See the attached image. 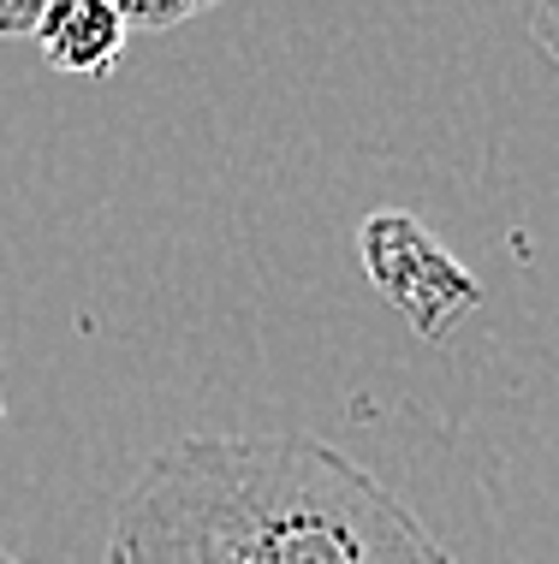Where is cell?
<instances>
[{
  "instance_id": "6da1fadb",
  "label": "cell",
  "mask_w": 559,
  "mask_h": 564,
  "mask_svg": "<svg viewBox=\"0 0 559 564\" xmlns=\"http://www.w3.org/2000/svg\"><path fill=\"white\" fill-rule=\"evenodd\" d=\"M101 564H459L393 487L310 434H185L138 469Z\"/></svg>"
},
{
  "instance_id": "7a4b0ae2",
  "label": "cell",
  "mask_w": 559,
  "mask_h": 564,
  "mask_svg": "<svg viewBox=\"0 0 559 564\" xmlns=\"http://www.w3.org/2000/svg\"><path fill=\"white\" fill-rule=\"evenodd\" d=\"M364 268L393 310L422 339H441L459 315L476 310V280L434 232H422L411 215H375L364 220Z\"/></svg>"
},
{
  "instance_id": "3957f363",
  "label": "cell",
  "mask_w": 559,
  "mask_h": 564,
  "mask_svg": "<svg viewBox=\"0 0 559 564\" xmlns=\"http://www.w3.org/2000/svg\"><path fill=\"white\" fill-rule=\"evenodd\" d=\"M131 36H138V24L119 0H49L30 30L42 59L72 78H108L119 54L131 48Z\"/></svg>"
},
{
  "instance_id": "277c9868",
  "label": "cell",
  "mask_w": 559,
  "mask_h": 564,
  "mask_svg": "<svg viewBox=\"0 0 559 564\" xmlns=\"http://www.w3.org/2000/svg\"><path fill=\"white\" fill-rule=\"evenodd\" d=\"M119 7L131 12V24H138V30H168L179 19H191V12L221 7V0H119Z\"/></svg>"
},
{
  "instance_id": "5b68a950",
  "label": "cell",
  "mask_w": 559,
  "mask_h": 564,
  "mask_svg": "<svg viewBox=\"0 0 559 564\" xmlns=\"http://www.w3.org/2000/svg\"><path fill=\"white\" fill-rule=\"evenodd\" d=\"M524 19H530V36L541 42V54L559 66V0H524Z\"/></svg>"
},
{
  "instance_id": "8992f818",
  "label": "cell",
  "mask_w": 559,
  "mask_h": 564,
  "mask_svg": "<svg viewBox=\"0 0 559 564\" xmlns=\"http://www.w3.org/2000/svg\"><path fill=\"white\" fill-rule=\"evenodd\" d=\"M0 564H24V558H19V553H7V546H0Z\"/></svg>"
},
{
  "instance_id": "52a82bcc",
  "label": "cell",
  "mask_w": 559,
  "mask_h": 564,
  "mask_svg": "<svg viewBox=\"0 0 559 564\" xmlns=\"http://www.w3.org/2000/svg\"><path fill=\"white\" fill-rule=\"evenodd\" d=\"M0 416H7V387H0Z\"/></svg>"
}]
</instances>
